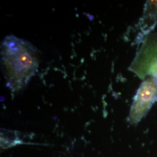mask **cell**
<instances>
[{
	"mask_svg": "<svg viewBox=\"0 0 157 157\" xmlns=\"http://www.w3.org/2000/svg\"><path fill=\"white\" fill-rule=\"evenodd\" d=\"M157 99V83L155 79L153 78H146L135 96L129 113L130 123H139L147 114Z\"/></svg>",
	"mask_w": 157,
	"mask_h": 157,
	"instance_id": "2",
	"label": "cell"
},
{
	"mask_svg": "<svg viewBox=\"0 0 157 157\" xmlns=\"http://www.w3.org/2000/svg\"><path fill=\"white\" fill-rule=\"evenodd\" d=\"M2 72L6 86L12 91L22 90L36 73L39 51L28 41L11 35L1 45Z\"/></svg>",
	"mask_w": 157,
	"mask_h": 157,
	"instance_id": "1",
	"label": "cell"
}]
</instances>
